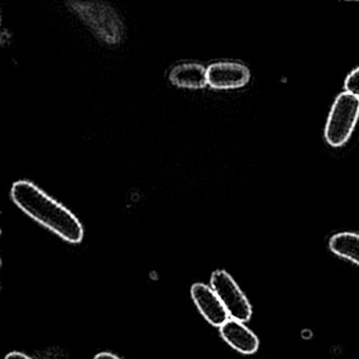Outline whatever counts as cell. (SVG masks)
<instances>
[{"label": "cell", "mask_w": 359, "mask_h": 359, "mask_svg": "<svg viewBox=\"0 0 359 359\" xmlns=\"http://www.w3.org/2000/svg\"><path fill=\"white\" fill-rule=\"evenodd\" d=\"M11 197L27 215L71 243L83 238V228L79 218L66 207L28 180L14 182Z\"/></svg>", "instance_id": "obj_1"}, {"label": "cell", "mask_w": 359, "mask_h": 359, "mask_svg": "<svg viewBox=\"0 0 359 359\" xmlns=\"http://www.w3.org/2000/svg\"><path fill=\"white\" fill-rule=\"evenodd\" d=\"M67 7L97 37L109 46H116L125 36V25L114 8L104 1H68Z\"/></svg>", "instance_id": "obj_2"}, {"label": "cell", "mask_w": 359, "mask_h": 359, "mask_svg": "<svg viewBox=\"0 0 359 359\" xmlns=\"http://www.w3.org/2000/svg\"><path fill=\"white\" fill-rule=\"evenodd\" d=\"M359 121V98L342 92L330 111L325 128V138L333 148L346 144Z\"/></svg>", "instance_id": "obj_3"}, {"label": "cell", "mask_w": 359, "mask_h": 359, "mask_svg": "<svg viewBox=\"0 0 359 359\" xmlns=\"http://www.w3.org/2000/svg\"><path fill=\"white\" fill-rule=\"evenodd\" d=\"M211 287L217 294L231 318L241 323L251 318V304L228 272L222 270L214 272L211 277Z\"/></svg>", "instance_id": "obj_4"}, {"label": "cell", "mask_w": 359, "mask_h": 359, "mask_svg": "<svg viewBox=\"0 0 359 359\" xmlns=\"http://www.w3.org/2000/svg\"><path fill=\"white\" fill-rule=\"evenodd\" d=\"M208 86L216 90H233L245 87L251 73L245 65L222 62L207 68Z\"/></svg>", "instance_id": "obj_5"}, {"label": "cell", "mask_w": 359, "mask_h": 359, "mask_svg": "<svg viewBox=\"0 0 359 359\" xmlns=\"http://www.w3.org/2000/svg\"><path fill=\"white\" fill-rule=\"evenodd\" d=\"M191 295L199 312L212 325L220 327L229 320V313L211 287L195 283L191 287Z\"/></svg>", "instance_id": "obj_6"}, {"label": "cell", "mask_w": 359, "mask_h": 359, "mask_svg": "<svg viewBox=\"0 0 359 359\" xmlns=\"http://www.w3.org/2000/svg\"><path fill=\"white\" fill-rule=\"evenodd\" d=\"M220 334L226 344L243 354H253L259 346L257 336L248 329L243 323L235 319H229L222 325L220 327Z\"/></svg>", "instance_id": "obj_7"}, {"label": "cell", "mask_w": 359, "mask_h": 359, "mask_svg": "<svg viewBox=\"0 0 359 359\" xmlns=\"http://www.w3.org/2000/svg\"><path fill=\"white\" fill-rule=\"evenodd\" d=\"M169 79L176 87L201 89L208 85L207 68L194 62L178 65L170 72Z\"/></svg>", "instance_id": "obj_8"}, {"label": "cell", "mask_w": 359, "mask_h": 359, "mask_svg": "<svg viewBox=\"0 0 359 359\" xmlns=\"http://www.w3.org/2000/svg\"><path fill=\"white\" fill-rule=\"evenodd\" d=\"M329 247L336 255L359 266V234L357 233H338L330 239Z\"/></svg>", "instance_id": "obj_9"}, {"label": "cell", "mask_w": 359, "mask_h": 359, "mask_svg": "<svg viewBox=\"0 0 359 359\" xmlns=\"http://www.w3.org/2000/svg\"><path fill=\"white\" fill-rule=\"evenodd\" d=\"M344 89L348 93L359 98V67L346 76Z\"/></svg>", "instance_id": "obj_10"}, {"label": "cell", "mask_w": 359, "mask_h": 359, "mask_svg": "<svg viewBox=\"0 0 359 359\" xmlns=\"http://www.w3.org/2000/svg\"><path fill=\"white\" fill-rule=\"evenodd\" d=\"M5 359H32L31 357H29L28 355L24 354V353L20 352H12L9 353V354L6 356Z\"/></svg>", "instance_id": "obj_11"}, {"label": "cell", "mask_w": 359, "mask_h": 359, "mask_svg": "<svg viewBox=\"0 0 359 359\" xmlns=\"http://www.w3.org/2000/svg\"><path fill=\"white\" fill-rule=\"evenodd\" d=\"M94 359H121L119 358L116 355L112 354V353L109 352H102L100 353V354L96 355L94 357Z\"/></svg>", "instance_id": "obj_12"}]
</instances>
